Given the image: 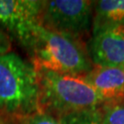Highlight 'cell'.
Returning a JSON list of instances; mask_svg holds the SVG:
<instances>
[{
	"instance_id": "cell-1",
	"label": "cell",
	"mask_w": 124,
	"mask_h": 124,
	"mask_svg": "<svg viewBox=\"0 0 124 124\" xmlns=\"http://www.w3.org/2000/svg\"><path fill=\"white\" fill-rule=\"evenodd\" d=\"M40 110L57 118L98 109L105 103L84 75L37 71Z\"/></svg>"
},
{
	"instance_id": "cell-2",
	"label": "cell",
	"mask_w": 124,
	"mask_h": 124,
	"mask_svg": "<svg viewBox=\"0 0 124 124\" xmlns=\"http://www.w3.org/2000/svg\"><path fill=\"white\" fill-rule=\"evenodd\" d=\"M37 71L84 75L93 68L87 49L78 39L40 25L27 48Z\"/></svg>"
},
{
	"instance_id": "cell-3",
	"label": "cell",
	"mask_w": 124,
	"mask_h": 124,
	"mask_svg": "<svg viewBox=\"0 0 124 124\" xmlns=\"http://www.w3.org/2000/svg\"><path fill=\"white\" fill-rule=\"evenodd\" d=\"M38 72L15 53L0 54V109L17 119L40 111Z\"/></svg>"
},
{
	"instance_id": "cell-4",
	"label": "cell",
	"mask_w": 124,
	"mask_h": 124,
	"mask_svg": "<svg viewBox=\"0 0 124 124\" xmlns=\"http://www.w3.org/2000/svg\"><path fill=\"white\" fill-rule=\"evenodd\" d=\"M93 2L87 0L44 1L40 25L50 31L79 39L93 23Z\"/></svg>"
},
{
	"instance_id": "cell-5",
	"label": "cell",
	"mask_w": 124,
	"mask_h": 124,
	"mask_svg": "<svg viewBox=\"0 0 124 124\" xmlns=\"http://www.w3.org/2000/svg\"><path fill=\"white\" fill-rule=\"evenodd\" d=\"M43 5L40 0H0V30L27 49L40 25Z\"/></svg>"
},
{
	"instance_id": "cell-6",
	"label": "cell",
	"mask_w": 124,
	"mask_h": 124,
	"mask_svg": "<svg viewBox=\"0 0 124 124\" xmlns=\"http://www.w3.org/2000/svg\"><path fill=\"white\" fill-rule=\"evenodd\" d=\"M87 52L94 66L124 68V24L92 33Z\"/></svg>"
},
{
	"instance_id": "cell-7",
	"label": "cell",
	"mask_w": 124,
	"mask_h": 124,
	"mask_svg": "<svg viewBox=\"0 0 124 124\" xmlns=\"http://www.w3.org/2000/svg\"><path fill=\"white\" fill-rule=\"evenodd\" d=\"M104 102L124 100V68L94 66L84 75Z\"/></svg>"
},
{
	"instance_id": "cell-8",
	"label": "cell",
	"mask_w": 124,
	"mask_h": 124,
	"mask_svg": "<svg viewBox=\"0 0 124 124\" xmlns=\"http://www.w3.org/2000/svg\"><path fill=\"white\" fill-rule=\"evenodd\" d=\"M92 33L124 24V0H101L95 5Z\"/></svg>"
},
{
	"instance_id": "cell-9",
	"label": "cell",
	"mask_w": 124,
	"mask_h": 124,
	"mask_svg": "<svg viewBox=\"0 0 124 124\" xmlns=\"http://www.w3.org/2000/svg\"><path fill=\"white\" fill-rule=\"evenodd\" d=\"M98 111L104 124H124V100L105 102Z\"/></svg>"
},
{
	"instance_id": "cell-10",
	"label": "cell",
	"mask_w": 124,
	"mask_h": 124,
	"mask_svg": "<svg viewBox=\"0 0 124 124\" xmlns=\"http://www.w3.org/2000/svg\"><path fill=\"white\" fill-rule=\"evenodd\" d=\"M62 124H104L98 109L74 113L59 118Z\"/></svg>"
},
{
	"instance_id": "cell-11",
	"label": "cell",
	"mask_w": 124,
	"mask_h": 124,
	"mask_svg": "<svg viewBox=\"0 0 124 124\" xmlns=\"http://www.w3.org/2000/svg\"><path fill=\"white\" fill-rule=\"evenodd\" d=\"M18 120L19 124H62L59 118L40 110Z\"/></svg>"
},
{
	"instance_id": "cell-12",
	"label": "cell",
	"mask_w": 124,
	"mask_h": 124,
	"mask_svg": "<svg viewBox=\"0 0 124 124\" xmlns=\"http://www.w3.org/2000/svg\"><path fill=\"white\" fill-rule=\"evenodd\" d=\"M10 50V41L7 34L0 30V54H4Z\"/></svg>"
},
{
	"instance_id": "cell-13",
	"label": "cell",
	"mask_w": 124,
	"mask_h": 124,
	"mask_svg": "<svg viewBox=\"0 0 124 124\" xmlns=\"http://www.w3.org/2000/svg\"><path fill=\"white\" fill-rule=\"evenodd\" d=\"M0 124H13V123H8V122H5V123H1V122H0Z\"/></svg>"
}]
</instances>
